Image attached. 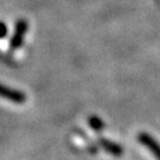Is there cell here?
I'll return each mask as SVG.
<instances>
[{
    "label": "cell",
    "instance_id": "277c9868",
    "mask_svg": "<svg viewBox=\"0 0 160 160\" xmlns=\"http://www.w3.org/2000/svg\"><path fill=\"white\" fill-rule=\"evenodd\" d=\"M98 145L102 147L104 151H107L109 154L114 155V157H121L122 153H123V149L121 147L119 143L113 142L108 139H103V138H100L98 139Z\"/></svg>",
    "mask_w": 160,
    "mask_h": 160
},
{
    "label": "cell",
    "instance_id": "8992f818",
    "mask_svg": "<svg viewBox=\"0 0 160 160\" xmlns=\"http://www.w3.org/2000/svg\"><path fill=\"white\" fill-rule=\"evenodd\" d=\"M6 34H7V28H6V24L2 22L1 23V34H0V37L1 38H5Z\"/></svg>",
    "mask_w": 160,
    "mask_h": 160
},
{
    "label": "cell",
    "instance_id": "5b68a950",
    "mask_svg": "<svg viewBox=\"0 0 160 160\" xmlns=\"http://www.w3.org/2000/svg\"><path fill=\"white\" fill-rule=\"evenodd\" d=\"M88 122H89V126L96 132H100L101 129H103V127H104L103 121L101 120L98 116H95V115L90 116V118L88 119Z\"/></svg>",
    "mask_w": 160,
    "mask_h": 160
},
{
    "label": "cell",
    "instance_id": "7a4b0ae2",
    "mask_svg": "<svg viewBox=\"0 0 160 160\" xmlns=\"http://www.w3.org/2000/svg\"><path fill=\"white\" fill-rule=\"evenodd\" d=\"M138 141L145 146L149 152L155 157V159L160 160V143L153 137H151L146 132H140L138 134Z\"/></svg>",
    "mask_w": 160,
    "mask_h": 160
},
{
    "label": "cell",
    "instance_id": "6da1fadb",
    "mask_svg": "<svg viewBox=\"0 0 160 160\" xmlns=\"http://www.w3.org/2000/svg\"><path fill=\"white\" fill-rule=\"evenodd\" d=\"M28 29H29V24L25 19H19L16 24V28H14V33L11 38V49L12 50H16L18 48L23 45L24 42V37H25V33L28 32Z\"/></svg>",
    "mask_w": 160,
    "mask_h": 160
},
{
    "label": "cell",
    "instance_id": "3957f363",
    "mask_svg": "<svg viewBox=\"0 0 160 160\" xmlns=\"http://www.w3.org/2000/svg\"><path fill=\"white\" fill-rule=\"evenodd\" d=\"M1 96L14 103H24L26 101V95L20 90H16L6 86H1Z\"/></svg>",
    "mask_w": 160,
    "mask_h": 160
}]
</instances>
